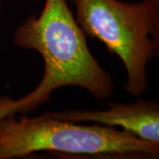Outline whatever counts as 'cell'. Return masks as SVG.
I'll return each mask as SVG.
<instances>
[{"label":"cell","instance_id":"1","mask_svg":"<svg viewBox=\"0 0 159 159\" xmlns=\"http://www.w3.org/2000/svg\"><path fill=\"white\" fill-rule=\"evenodd\" d=\"M13 43L38 52L44 70L38 86L24 97H0V119L33 112L62 87L81 88L97 100L112 96L111 76L92 55L66 0H45L39 15L29 16L16 29Z\"/></svg>","mask_w":159,"mask_h":159},{"label":"cell","instance_id":"2","mask_svg":"<svg viewBox=\"0 0 159 159\" xmlns=\"http://www.w3.org/2000/svg\"><path fill=\"white\" fill-rule=\"evenodd\" d=\"M41 151L71 157L159 158V144L116 126L80 125L47 112L0 119V159L22 158Z\"/></svg>","mask_w":159,"mask_h":159},{"label":"cell","instance_id":"3","mask_svg":"<svg viewBox=\"0 0 159 159\" xmlns=\"http://www.w3.org/2000/svg\"><path fill=\"white\" fill-rule=\"evenodd\" d=\"M75 19L85 34L97 38L120 58L126 72L125 89L134 97L148 88L147 66L154 56L152 17L144 1L72 0Z\"/></svg>","mask_w":159,"mask_h":159},{"label":"cell","instance_id":"4","mask_svg":"<svg viewBox=\"0 0 159 159\" xmlns=\"http://www.w3.org/2000/svg\"><path fill=\"white\" fill-rule=\"evenodd\" d=\"M101 111L69 110L48 111L57 119L73 122H93L120 127L148 142L159 144V102L139 100L130 103L110 102Z\"/></svg>","mask_w":159,"mask_h":159},{"label":"cell","instance_id":"5","mask_svg":"<svg viewBox=\"0 0 159 159\" xmlns=\"http://www.w3.org/2000/svg\"><path fill=\"white\" fill-rule=\"evenodd\" d=\"M148 4L152 17V43L154 56L159 58V0H142Z\"/></svg>","mask_w":159,"mask_h":159},{"label":"cell","instance_id":"6","mask_svg":"<svg viewBox=\"0 0 159 159\" xmlns=\"http://www.w3.org/2000/svg\"><path fill=\"white\" fill-rule=\"evenodd\" d=\"M1 2H2V0H0V5H1Z\"/></svg>","mask_w":159,"mask_h":159}]
</instances>
